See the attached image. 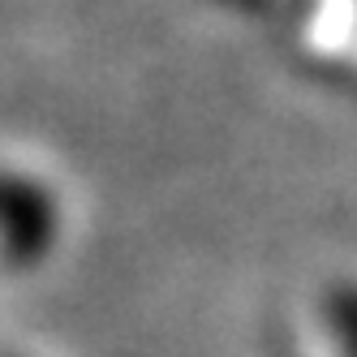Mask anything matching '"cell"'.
I'll return each mask as SVG.
<instances>
[{
    "label": "cell",
    "instance_id": "cell-1",
    "mask_svg": "<svg viewBox=\"0 0 357 357\" xmlns=\"http://www.w3.org/2000/svg\"><path fill=\"white\" fill-rule=\"evenodd\" d=\"M65 228V202L52 176L26 160L5 168V259L13 271L43 263Z\"/></svg>",
    "mask_w": 357,
    "mask_h": 357
},
{
    "label": "cell",
    "instance_id": "cell-2",
    "mask_svg": "<svg viewBox=\"0 0 357 357\" xmlns=\"http://www.w3.org/2000/svg\"><path fill=\"white\" fill-rule=\"evenodd\" d=\"M297 47L314 69L357 82V0H297Z\"/></svg>",
    "mask_w": 357,
    "mask_h": 357
},
{
    "label": "cell",
    "instance_id": "cell-3",
    "mask_svg": "<svg viewBox=\"0 0 357 357\" xmlns=\"http://www.w3.org/2000/svg\"><path fill=\"white\" fill-rule=\"evenodd\" d=\"M314 319L331 357H357V280H331L314 301Z\"/></svg>",
    "mask_w": 357,
    "mask_h": 357
},
{
    "label": "cell",
    "instance_id": "cell-4",
    "mask_svg": "<svg viewBox=\"0 0 357 357\" xmlns=\"http://www.w3.org/2000/svg\"><path fill=\"white\" fill-rule=\"evenodd\" d=\"M237 5H250V9H271V5H297V0H237Z\"/></svg>",
    "mask_w": 357,
    "mask_h": 357
}]
</instances>
